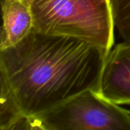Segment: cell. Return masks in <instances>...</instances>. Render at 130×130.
<instances>
[{"label": "cell", "instance_id": "7a4b0ae2", "mask_svg": "<svg viewBox=\"0 0 130 130\" xmlns=\"http://www.w3.org/2000/svg\"><path fill=\"white\" fill-rule=\"evenodd\" d=\"M34 29L55 36L78 39L107 53L114 44L110 0H25Z\"/></svg>", "mask_w": 130, "mask_h": 130}, {"label": "cell", "instance_id": "6da1fadb", "mask_svg": "<svg viewBox=\"0 0 130 130\" xmlns=\"http://www.w3.org/2000/svg\"><path fill=\"white\" fill-rule=\"evenodd\" d=\"M108 53L78 39L32 29L0 50V87L23 117L44 112L85 90L99 92Z\"/></svg>", "mask_w": 130, "mask_h": 130}, {"label": "cell", "instance_id": "8992f818", "mask_svg": "<svg viewBox=\"0 0 130 130\" xmlns=\"http://www.w3.org/2000/svg\"><path fill=\"white\" fill-rule=\"evenodd\" d=\"M115 27L124 41H130V0H110Z\"/></svg>", "mask_w": 130, "mask_h": 130}, {"label": "cell", "instance_id": "5b68a950", "mask_svg": "<svg viewBox=\"0 0 130 130\" xmlns=\"http://www.w3.org/2000/svg\"><path fill=\"white\" fill-rule=\"evenodd\" d=\"M3 24L0 36V50L15 46L34 28L33 14L25 0H2Z\"/></svg>", "mask_w": 130, "mask_h": 130}, {"label": "cell", "instance_id": "3957f363", "mask_svg": "<svg viewBox=\"0 0 130 130\" xmlns=\"http://www.w3.org/2000/svg\"><path fill=\"white\" fill-rule=\"evenodd\" d=\"M14 129L130 130V111L98 91L85 90L51 109L23 118Z\"/></svg>", "mask_w": 130, "mask_h": 130}, {"label": "cell", "instance_id": "277c9868", "mask_svg": "<svg viewBox=\"0 0 130 130\" xmlns=\"http://www.w3.org/2000/svg\"><path fill=\"white\" fill-rule=\"evenodd\" d=\"M99 93L114 104L130 105V41L118 43L107 54Z\"/></svg>", "mask_w": 130, "mask_h": 130}]
</instances>
